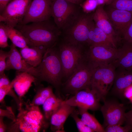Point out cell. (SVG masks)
Instances as JSON below:
<instances>
[{"mask_svg":"<svg viewBox=\"0 0 132 132\" xmlns=\"http://www.w3.org/2000/svg\"><path fill=\"white\" fill-rule=\"evenodd\" d=\"M26 39L30 47L43 46L47 48L56 45L61 34L60 30L50 20L18 24L15 27Z\"/></svg>","mask_w":132,"mask_h":132,"instance_id":"cell-1","label":"cell"},{"mask_svg":"<svg viewBox=\"0 0 132 132\" xmlns=\"http://www.w3.org/2000/svg\"><path fill=\"white\" fill-rule=\"evenodd\" d=\"M56 45L47 48L40 64L36 67L38 72L37 82L45 81L56 89L62 85V67Z\"/></svg>","mask_w":132,"mask_h":132,"instance_id":"cell-2","label":"cell"},{"mask_svg":"<svg viewBox=\"0 0 132 132\" xmlns=\"http://www.w3.org/2000/svg\"><path fill=\"white\" fill-rule=\"evenodd\" d=\"M26 104L25 108L22 104L18 109L19 112L15 121L12 122L11 131L38 132L44 125L45 118L38 106Z\"/></svg>","mask_w":132,"mask_h":132,"instance_id":"cell-3","label":"cell"},{"mask_svg":"<svg viewBox=\"0 0 132 132\" xmlns=\"http://www.w3.org/2000/svg\"><path fill=\"white\" fill-rule=\"evenodd\" d=\"M57 47L63 78L67 79L84 59L86 48L84 46L73 43L64 39Z\"/></svg>","mask_w":132,"mask_h":132,"instance_id":"cell-4","label":"cell"},{"mask_svg":"<svg viewBox=\"0 0 132 132\" xmlns=\"http://www.w3.org/2000/svg\"><path fill=\"white\" fill-rule=\"evenodd\" d=\"M116 68L112 63L99 66L94 70L89 88L104 102L113 83Z\"/></svg>","mask_w":132,"mask_h":132,"instance_id":"cell-5","label":"cell"},{"mask_svg":"<svg viewBox=\"0 0 132 132\" xmlns=\"http://www.w3.org/2000/svg\"><path fill=\"white\" fill-rule=\"evenodd\" d=\"M93 14L80 13L65 29L64 39L73 43L84 46L87 44Z\"/></svg>","mask_w":132,"mask_h":132,"instance_id":"cell-6","label":"cell"},{"mask_svg":"<svg viewBox=\"0 0 132 132\" xmlns=\"http://www.w3.org/2000/svg\"><path fill=\"white\" fill-rule=\"evenodd\" d=\"M78 5L65 0H53L52 16L60 30H64L80 13Z\"/></svg>","mask_w":132,"mask_h":132,"instance_id":"cell-7","label":"cell"},{"mask_svg":"<svg viewBox=\"0 0 132 132\" xmlns=\"http://www.w3.org/2000/svg\"><path fill=\"white\" fill-rule=\"evenodd\" d=\"M94 68L85 58L63 84L64 89L74 94L79 90L89 88Z\"/></svg>","mask_w":132,"mask_h":132,"instance_id":"cell-8","label":"cell"},{"mask_svg":"<svg viewBox=\"0 0 132 132\" xmlns=\"http://www.w3.org/2000/svg\"><path fill=\"white\" fill-rule=\"evenodd\" d=\"M117 48L104 45L88 46L85 58L94 68L112 63L117 55Z\"/></svg>","mask_w":132,"mask_h":132,"instance_id":"cell-9","label":"cell"},{"mask_svg":"<svg viewBox=\"0 0 132 132\" xmlns=\"http://www.w3.org/2000/svg\"><path fill=\"white\" fill-rule=\"evenodd\" d=\"M32 0H12L0 15V22L15 28L22 22Z\"/></svg>","mask_w":132,"mask_h":132,"instance_id":"cell-10","label":"cell"},{"mask_svg":"<svg viewBox=\"0 0 132 132\" xmlns=\"http://www.w3.org/2000/svg\"><path fill=\"white\" fill-rule=\"evenodd\" d=\"M53 0H32L26 14L20 24L50 20L52 16L51 5Z\"/></svg>","mask_w":132,"mask_h":132,"instance_id":"cell-11","label":"cell"},{"mask_svg":"<svg viewBox=\"0 0 132 132\" xmlns=\"http://www.w3.org/2000/svg\"><path fill=\"white\" fill-rule=\"evenodd\" d=\"M104 102L100 108L104 118L103 127L115 124L123 125L126 113L123 104L114 100H106Z\"/></svg>","mask_w":132,"mask_h":132,"instance_id":"cell-12","label":"cell"},{"mask_svg":"<svg viewBox=\"0 0 132 132\" xmlns=\"http://www.w3.org/2000/svg\"><path fill=\"white\" fill-rule=\"evenodd\" d=\"M100 100L95 92L90 88L79 90L65 102L73 107L95 111L100 108Z\"/></svg>","mask_w":132,"mask_h":132,"instance_id":"cell-13","label":"cell"},{"mask_svg":"<svg viewBox=\"0 0 132 132\" xmlns=\"http://www.w3.org/2000/svg\"><path fill=\"white\" fill-rule=\"evenodd\" d=\"M104 5H99L93 13V19L96 26L103 31L110 39L115 47L122 38L115 31L109 17Z\"/></svg>","mask_w":132,"mask_h":132,"instance_id":"cell-14","label":"cell"},{"mask_svg":"<svg viewBox=\"0 0 132 132\" xmlns=\"http://www.w3.org/2000/svg\"><path fill=\"white\" fill-rule=\"evenodd\" d=\"M10 47L6 60V70L13 69L18 71L27 73L34 76L37 80L38 74L36 67L31 66L26 62L13 44H11Z\"/></svg>","mask_w":132,"mask_h":132,"instance_id":"cell-15","label":"cell"},{"mask_svg":"<svg viewBox=\"0 0 132 132\" xmlns=\"http://www.w3.org/2000/svg\"><path fill=\"white\" fill-rule=\"evenodd\" d=\"M106 12L114 29L119 35L122 36L132 22V11L110 7Z\"/></svg>","mask_w":132,"mask_h":132,"instance_id":"cell-16","label":"cell"},{"mask_svg":"<svg viewBox=\"0 0 132 132\" xmlns=\"http://www.w3.org/2000/svg\"><path fill=\"white\" fill-rule=\"evenodd\" d=\"M132 84V71L116 68L115 79L112 87L111 92L121 99L124 98L125 90Z\"/></svg>","mask_w":132,"mask_h":132,"instance_id":"cell-17","label":"cell"},{"mask_svg":"<svg viewBox=\"0 0 132 132\" xmlns=\"http://www.w3.org/2000/svg\"><path fill=\"white\" fill-rule=\"evenodd\" d=\"M74 107L63 100L59 107L53 113L50 119L51 129L53 131L64 132V124L68 116L74 111Z\"/></svg>","mask_w":132,"mask_h":132,"instance_id":"cell-18","label":"cell"},{"mask_svg":"<svg viewBox=\"0 0 132 132\" xmlns=\"http://www.w3.org/2000/svg\"><path fill=\"white\" fill-rule=\"evenodd\" d=\"M11 82L15 92L20 99L22 101V98L28 91L32 83L35 84L37 81L34 76L30 74L18 71Z\"/></svg>","mask_w":132,"mask_h":132,"instance_id":"cell-19","label":"cell"},{"mask_svg":"<svg viewBox=\"0 0 132 132\" xmlns=\"http://www.w3.org/2000/svg\"><path fill=\"white\" fill-rule=\"evenodd\" d=\"M124 41L121 46L117 48L116 58L112 63L116 68L132 71V43Z\"/></svg>","mask_w":132,"mask_h":132,"instance_id":"cell-20","label":"cell"},{"mask_svg":"<svg viewBox=\"0 0 132 132\" xmlns=\"http://www.w3.org/2000/svg\"><path fill=\"white\" fill-rule=\"evenodd\" d=\"M47 49L43 46H28L20 48V52L27 63L36 67L41 62Z\"/></svg>","mask_w":132,"mask_h":132,"instance_id":"cell-21","label":"cell"},{"mask_svg":"<svg viewBox=\"0 0 132 132\" xmlns=\"http://www.w3.org/2000/svg\"><path fill=\"white\" fill-rule=\"evenodd\" d=\"M87 44L88 46L104 45L116 48L110 38L96 26L93 21L90 27Z\"/></svg>","mask_w":132,"mask_h":132,"instance_id":"cell-22","label":"cell"},{"mask_svg":"<svg viewBox=\"0 0 132 132\" xmlns=\"http://www.w3.org/2000/svg\"><path fill=\"white\" fill-rule=\"evenodd\" d=\"M4 25L8 38L16 47L22 48L29 46L26 39L20 31L15 28L9 26L4 23Z\"/></svg>","mask_w":132,"mask_h":132,"instance_id":"cell-23","label":"cell"},{"mask_svg":"<svg viewBox=\"0 0 132 132\" xmlns=\"http://www.w3.org/2000/svg\"><path fill=\"white\" fill-rule=\"evenodd\" d=\"M78 108L81 119L87 126L94 132H105L104 128L93 115L89 113L87 110Z\"/></svg>","mask_w":132,"mask_h":132,"instance_id":"cell-24","label":"cell"},{"mask_svg":"<svg viewBox=\"0 0 132 132\" xmlns=\"http://www.w3.org/2000/svg\"><path fill=\"white\" fill-rule=\"evenodd\" d=\"M63 101L54 93L46 100L43 104L42 107L44 116L46 120H50L52 115L61 106Z\"/></svg>","mask_w":132,"mask_h":132,"instance_id":"cell-25","label":"cell"},{"mask_svg":"<svg viewBox=\"0 0 132 132\" xmlns=\"http://www.w3.org/2000/svg\"><path fill=\"white\" fill-rule=\"evenodd\" d=\"M36 86L37 87L36 93L30 103L31 105L38 106L42 105L53 93L51 86L44 87L40 84Z\"/></svg>","mask_w":132,"mask_h":132,"instance_id":"cell-26","label":"cell"},{"mask_svg":"<svg viewBox=\"0 0 132 132\" xmlns=\"http://www.w3.org/2000/svg\"><path fill=\"white\" fill-rule=\"evenodd\" d=\"M109 6L115 9L132 11V0H113Z\"/></svg>","mask_w":132,"mask_h":132,"instance_id":"cell-27","label":"cell"},{"mask_svg":"<svg viewBox=\"0 0 132 132\" xmlns=\"http://www.w3.org/2000/svg\"><path fill=\"white\" fill-rule=\"evenodd\" d=\"M75 111L71 114L76 123L78 131L80 132H94L90 128L87 126L80 118Z\"/></svg>","mask_w":132,"mask_h":132,"instance_id":"cell-28","label":"cell"},{"mask_svg":"<svg viewBox=\"0 0 132 132\" xmlns=\"http://www.w3.org/2000/svg\"><path fill=\"white\" fill-rule=\"evenodd\" d=\"M83 12L89 13L95 10L98 6L96 0H85L80 5Z\"/></svg>","mask_w":132,"mask_h":132,"instance_id":"cell-29","label":"cell"},{"mask_svg":"<svg viewBox=\"0 0 132 132\" xmlns=\"http://www.w3.org/2000/svg\"><path fill=\"white\" fill-rule=\"evenodd\" d=\"M105 132H128L132 131L128 126L125 125L122 126L121 125L115 124L109 125L105 128Z\"/></svg>","mask_w":132,"mask_h":132,"instance_id":"cell-30","label":"cell"},{"mask_svg":"<svg viewBox=\"0 0 132 132\" xmlns=\"http://www.w3.org/2000/svg\"><path fill=\"white\" fill-rule=\"evenodd\" d=\"M8 37L4 26V23H0V47L5 48L9 46L8 40Z\"/></svg>","mask_w":132,"mask_h":132,"instance_id":"cell-31","label":"cell"},{"mask_svg":"<svg viewBox=\"0 0 132 132\" xmlns=\"http://www.w3.org/2000/svg\"><path fill=\"white\" fill-rule=\"evenodd\" d=\"M0 116L6 117L12 120V122L15 121L16 119L11 108L10 107L6 106L5 109L0 108Z\"/></svg>","mask_w":132,"mask_h":132,"instance_id":"cell-32","label":"cell"},{"mask_svg":"<svg viewBox=\"0 0 132 132\" xmlns=\"http://www.w3.org/2000/svg\"><path fill=\"white\" fill-rule=\"evenodd\" d=\"M8 55V52H6L1 49L0 50V75L4 74L6 70V59Z\"/></svg>","mask_w":132,"mask_h":132,"instance_id":"cell-33","label":"cell"},{"mask_svg":"<svg viewBox=\"0 0 132 132\" xmlns=\"http://www.w3.org/2000/svg\"><path fill=\"white\" fill-rule=\"evenodd\" d=\"M122 36L123 40L132 43V22L126 29Z\"/></svg>","mask_w":132,"mask_h":132,"instance_id":"cell-34","label":"cell"},{"mask_svg":"<svg viewBox=\"0 0 132 132\" xmlns=\"http://www.w3.org/2000/svg\"><path fill=\"white\" fill-rule=\"evenodd\" d=\"M11 83V82L4 73L0 75V88L9 86Z\"/></svg>","mask_w":132,"mask_h":132,"instance_id":"cell-35","label":"cell"},{"mask_svg":"<svg viewBox=\"0 0 132 132\" xmlns=\"http://www.w3.org/2000/svg\"><path fill=\"white\" fill-rule=\"evenodd\" d=\"M124 123L132 130V110L125 113Z\"/></svg>","mask_w":132,"mask_h":132,"instance_id":"cell-36","label":"cell"},{"mask_svg":"<svg viewBox=\"0 0 132 132\" xmlns=\"http://www.w3.org/2000/svg\"><path fill=\"white\" fill-rule=\"evenodd\" d=\"M123 96L125 98L132 101V84L127 88L124 90Z\"/></svg>","mask_w":132,"mask_h":132,"instance_id":"cell-37","label":"cell"},{"mask_svg":"<svg viewBox=\"0 0 132 132\" xmlns=\"http://www.w3.org/2000/svg\"><path fill=\"white\" fill-rule=\"evenodd\" d=\"M12 0H0V13H2Z\"/></svg>","mask_w":132,"mask_h":132,"instance_id":"cell-38","label":"cell"},{"mask_svg":"<svg viewBox=\"0 0 132 132\" xmlns=\"http://www.w3.org/2000/svg\"><path fill=\"white\" fill-rule=\"evenodd\" d=\"M98 5H110L112 3L113 0H96Z\"/></svg>","mask_w":132,"mask_h":132,"instance_id":"cell-39","label":"cell"},{"mask_svg":"<svg viewBox=\"0 0 132 132\" xmlns=\"http://www.w3.org/2000/svg\"><path fill=\"white\" fill-rule=\"evenodd\" d=\"M4 117L0 116V132H5L7 128L3 121Z\"/></svg>","mask_w":132,"mask_h":132,"instance_id":"cell-40","label":"cell"},{"mask_svg":"<svg viewBox=\"0 0 132 132\" xmlns=\"http://www.w3.org/2000/svg\"><path fill=\"white\" fill-rule=\"evenodd\" d=\"M71 2L76 4L80 5L84 1V0H65Z\"/></svg>","mask_w":132,"mask_h":132,"instance_id":"cell-41","label":"cell"},{"mask_svg":"<svg viewBox=\"0 0 132 132\" xmlns=\"http://www.w3.org/2000/svg\"><path fill=\"white\" fill-rule=\"evenodd\" d=\"M131 102H132V101H131Z\"/></svg>","mask_w":132,"mask_h":132,"instance_id":"cell-42","label":"cell"}]
</instances>
